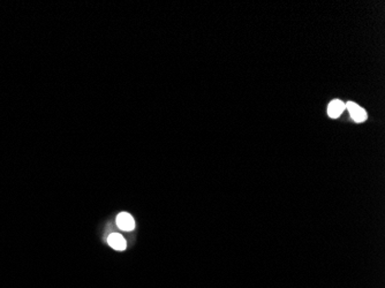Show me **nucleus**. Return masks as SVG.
Instances as JSON below:
<instances>
[{"label": "nucleus", "mask_w": 385, "mask_h": 288, "mask_svg": "<svg viewBox=\"0 0 385 288\" xmlns=\"http://www.w3.org/2000/svg\"><path fill=\"white\" fill-rule=\"evenodd\" d=\"M345 106L348 109V112H350L351 118L356 123L363 122L367 120V118H368V114H367L366 109L362 108L360 105H357L354 102H348L345 104Z\"/></svg>", "instance_id": "1"}, {"label": "nucleus", "mask_w": 385, "mask_h": 288, "mask_svg": "<svg viewBox=\"0 0 385 288\" xmlns=\"http://www.w3.org/2000/svg\"><path fill=\"white\" fill-rule=\"evenodd\" d=\"M117 225L122 231H133L135 227V221L130 213L121 212L117 217Z\"/></svg>", "instance_id": "2"}, {"label": "nucleus", "mask_w": 385, "mask_h": 288, "mask_svg": "<svg viewBox=\"0 0 385 288\" xmlns=\"http://www.w3.org/2000/svg\"><path fill=\"white\" fill-rule=\"evenodd\" d=\"M346 108L345 103L340 99H334L328 106V116L332 119H337L341 116L344 109Z\"/></svg>", "instance_id": "3"}, {"label": "nucleus", "mask_w": 385, "mask_h": 288, "mask_svg": "<svg viewBox=\"0 0 385 288\" xmlns=\"http://www.w3.org/2000/svg\"><path fill=\"white\" fill-rule=\"evenodd\" d=\"M108 242L113 249L119 250V251L125 250L126 246H127L125 239H123V237L120 234H118V233H113V234L110 235L109 239H108Z\"/></svg>", "instance_id": "4"}]
</instances>
